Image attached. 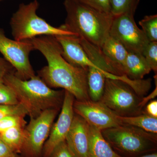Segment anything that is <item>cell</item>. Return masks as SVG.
Instances as JSON below:
<instances>
[{"instance_id":"obj_21","label":"cell","mask_w":157,"mask_h":157,"mask_svg":"<svg viewBox=\"0 0 157 157\" xmlns=\"http://www.w3.org/2000/svg\"><path fill=\"white\" fill-rule=\"evenodd\" d=\"M19 103L13 89L4 82H0V104L15 105Z\"/></svg>"},{"instance_id":"obj_10","label":"cell","mask_w":157,"mask_h":157,"mask_svg":"<svg viewBox=\"0 0 157 157\" xmlns=\"http://www.w3.org/2000/svg\"><path fill=\"white\" fill-rule=\"evenodd\" d=\"M74 112L90 126L100 131L122 124L117 116L100 101H74Z\"/></svg>"},{"instance_id":"obj_27","label":"cell","mask_w":157,"mask_h":157,"mask_svg":"<svg viewBox=\"0 0 157 157\" xmlns=\"http://www.w3.org/2000/svg\"><path fill=\"white\" fill-rule=\"evenodd\" d=\"M15 70L11 65L4 58L0 57V82H3L6 74Z\"/></svg>"},{"instance_id":"obj_1","label":"cell","mask_w":157,"mask_h":157,"mask_svg":"<svg viewBox=\"0 0 157 157\" xmlns=\"http://www.w3.org/2000/svg\"><path fill=\"white\" fill-rule=\"evenodd\" d=\"M29 40L48 62L47 66L38 71V76L49 87L63 89L77 101L90 100L87 70L74 67L65 59L60 45L54 36H40Z\"/></svg>"},{"instance_id":"obj_9","label":"cell","mask_w":157,"mask_h":157,"mask_svg":"<svg viewBox=\"0 0 157 157\" xmlns=\"http://www.w3.org/2000/svg\"><path fill=\"white\" fill-rule=\"evenodd\" d=\"M134 16L130 14L114 16L109 35L120 42L128 52L142 54L149 41L137 27Z\"/></svg>"},{"instance_id":"obj_6","label":"cell","mask_w":157,"mask_h":157,"mask_svg":"<svg viewBox=\"0 0 157 157\" xmlns=\"http://www.w3.org/2000/svg\"><path fill=\"white\" fill-rule=\"evenodd\" d=\"M142 98L126 82L106 78L104 92L99 101L116 115L134 116L143 113V108L140 105Z\"/></svg>"},{"instance_id":"obj_19","label":"cell","mask_w":157,"mask_h":157,"mask_svg":"<svg viewBox=\"0 0 157 157\" xmlns=\"http://www.w3.org/2000/svg\"><path fill=\"white\" fill-rule=\"evenodd\" d=\"M140 0H110V12L113 16L124 14L135 15Z\"/></svg>"},{"instance_id":"obj_2","label":"cell","mask_w":157,"mask_h":157,"mask_svg":"<svg viewBox=\"0 0 157 157\" xmlns=\"http://www.w3.org/2000/svg\"><path fill=\"white\" fill-rule=\"evenodd\" d=\"M64 5L67 15L61 26L101 49L109 37L114 16L77 0H65Z\"/></svg>"},{"instance_id":"obj_23","label":"cell","mask_w":157,"mask_h":157,"mask_svg":"<svg viewBox=\"0 0 157 157\" xmlns=\"http://www.w3.org/2000/svg\"><path fill=\"white\" fill-rule=\"evenodd\" d=\"M150 67L156 74L157 72V42H149L142 53Z\"/></svg>"},{"instance_id":"obj_24","label":"cell","mask_w":157,"mask_h":157,"mask_svg":"<svg viewBox=\"0 0 157 157\" xmlns=\"http://www.w3.org/2000/svg\"><path fill=\"white\" fill-rule=\"evenodd\" d=\"M24 116L14 115L7 117L0 120V133L14 127L25 128L26 122Z\"/></svg>"},{"instance_id":"obj_17","label":"cell","mask_w":157,"mask_h":157,"mask_svg":"<svg viewBox=\"0 0 157 157\" xmlns=\"http://www.w3.org/2000/svg\"><path fill=\"white\" fill-rule=\"evenodd\" d=\"M117 117L122 124L130 125L146 132L157 134V118L152 117L144 113L134 116H117Z\"/></svg>"},{"instance_id":"obj_16","label":"cell","mask_w":157,"mask_h":157,"mask_svg":"<svg viewBox=\"0 0 157 157\" xmlns=\"http://www.w3.org/2000/svg\"><path fill=\"white\" fill-rule=\"evenodd\" d=\"M89 157H123L113 150L103 137L101 131L90 126Z\"/></svg>"},{"instance_id":"obj_33","label":"cell","mask_w":157,"mask_h":157,"mask_svg":"<svg viewBox=\"0 0 157 157\" xmlns=\"http://www.w3.org/2000/svg\"><path fill=\"white\" fill-rule=\"evenodd\" d=\"M0 1H1V0H0Z\"/></svg>"},{"instance_id":"obj_8","label":"cell","mask_w":157,"mask_h":157,"mask_svg":"<svg viewBox=\"0 0 157 157\" xmlns=\"http://www.w3.org/2000/svg\"><path fill=\"white\" fill-rule=\"evenodd\" d=\"M35 50L29 40L17 41L7 38L0 29V52L15 70L14 74L22 80L35 76L29 61L31 52Z\"/></svg>"},{"instance_id":"obj_4","label":"cell","mask_w":157,"mask_h":157,"mask_svg":"<svg viewBox=\"0 0 157 157\" xmlns=\"http://www.w3.org/2000/svg\"><path fill=\"white\" fill-rule=\"evenodd\" d=\"M113 150L123 157H135L155 151L157 134L122 124L101 131Z\"/></svg>"},{"instance_id":"obj_13","label":"cell","mask_w":157,"mask_h":157,"mask_svg":"<svg viewBox=\"0 0 157 157\" xmlns=\"http://www.w3.org/2000/svg\"><path fill=\"white\" fill-rule=\"evenodd\" d=\"M88 94L92 101H99L104 92L106 78L118 79L126 82L125 76H120L106 72L88 57L86 61Z\"/></svg>"},{"instance_id":"obj_15","label":"cell","mask_w":157,"mask_h":157,"mask_svg":"<svg viewBox=\"0 0 157 157\" xmlns=\"http://www.w3.org/2000/svg\"><path fill=\"white\" fill-rule=\"evenodd\" d=\"M124 74L132 80H140L151 71L142 54L128 52L125 62Z\"/></svg>"},{"instance_id":"obj_11","label":"cell","mask_w":157,"mask_h":157,"mask_svg":"<svg viewBox=\"0 0 157 157\" xmlns=\"http://www.w3.org/2000/svg\"><path fill=\"white\" fill-rule=\"evenodd\" d=\"M74 101V96L65 90L60 113L57 121L52 127L49 136L43 147L42 152L44 157H50L55 147L66 140L75 115L73 109Z\"/></svg>"},{"instance_id":"obj_28","label":"cell","mask_w":157,"mask_h":157,"mask_svg":"<svg viewBox=\"0 0 157 157\" xmlns=\"http://www.w3.org/2000/svg\"><path fill=\"white\" fill-rule=\"evenodd\" d=\"M143 113L152 117L157 118V100L151 101L144 109Z\"/></svg>"},{"instance_id":"obj_12","label":"cell","mask_w":157,"mask_h":157,"mask_svg":"<svg viewBox=\"0 0 157 157\" xmlns=\"http://www.w3.org/2000/svg\"><path fill=\"white\" fill-rule=\"evenodd\" d=\"M90 138V125L75 114L66 141L75 157H89Z\"/></svg>"},{"instance_id":"obj_14","label":"cell","mask_w":157,"mask_h":157,"mask_svg":"<svg viewBox=\"0 0 157 157\" xmlns=\"http://www.w3.org/2000/svg\"><path fill=\"white\" fill-rule=\"evenodd\" d=\"M100 49L114 74L125 76L124 68L128 52L123 45L109 36Z\"/></svg>"},{"instance_id":"obj_7","label":"cell","mask_w":157,"mask_h":157,"mask_svg":"<svg viewBox=\"0 0 157 157\" xmlns=\"http://www.w3.org/2000/svg\"><path fill=\"white\" fill-rule=\"evenodd\" d=\"M59 109H46L36 117L30 118L25 128V139L21 153L25 157H39L48 139Z\"/></svg>"},{"instance_id":"obj_26","label":"cell","mask_w":157,"mask_h":157,"mask_svg":"<svg viewBox=\"0 0 157 157\" xmlns=\"http://www.w3.org/2000/svg\"><path fill=\"white\" fill-rule=\"evenodd\" d=\"M49 157H75L70 150L66 140L54 149Z\"/></svg>"},{"instance_id":"obj_5","label":"cell","mask_w":157,"mask_h":157,"mask_svg":"<svg viewBox=\"0 0 157 157\" xmlns=\"http://www.w3.org/2000/svg\"><path fill=\"white\" fill-rule=\"evenodd\" d=\"M39 7L37 0L27 5L21 4L11 17L10 25L12 35L16 41L29 40L42 36H75L74 33L61 26H52L37 15Z\"/></svg>"},{"instance_id":"obj_32","label":"cell","mask_w":157,"mask_h":157,"mask_svg":"<svg viewBox=\"0 0 157 157\" xmlns=\"http://www.w3.org/2000/svg\"><path fill=\"white\" fill-rule=\"evenodd\" d=\"M11 157H22L21 156L17 154V153H15L14 155H13L12 156H11Z\"/></svg>"},{"instance_id":"obj_22","label":"cell","mask_w":157,"mask_h":157,"mask_svg":"<svg viewBox=\"0 0 157 157\" xmlns=\"http://www.w3.org/2000/svg\"><path fill=\"white\" fill-rule=\"evenodd\" d=\"M26 115H28V112L21 103L15 105L0 104V120L11 116Z\"/></svg>"},{"instance_id":"obj_18","label":"cell","mask_w":157,"mask_h":157,"mask_svg":"<svg viewBox=\"0 0 157 157\" xmlns=\"http://www.w3.org/2000/svg\"><path fill=\"white\" fill-rule=\"evenodd\" d=\"M24 127L11 128L0 133V137L15 153L21 152L25 139Z\"/></svg>"},{"instance_id":"obj_25","label":"cell","mask_w":157,"mask_h":157,"mask_svg":"<svg viewBox=\"0 0 157 157\" xmlns=\"http://www.w3.org/2000/svg\"><path fill=\"white\" fill-rule=\"evenodd\" d=\"M80 2L107 13L110 12V0H77Z\"/></svg>"},{"instance_id":"obj_29","label":"cell","mask_w":157,"mask_h":157,"mask_svg":"<svg viewBox=\"0 0 157 157\" xmlns=\"http://www.w3.org/2000/svg\"><path fill=\"white\" fill-rule=\"evenodd\" d=\"M15 154L0 137V157H11Z\"/></svg>"},{"instance_id":"obj_31","label":"cell","mask_w":157,"mask_h":157,"mask_svg":"<svg viewBox=\"0 0 157 157\" xmlns=\"http://www.w3.org/2000/svg\"><path fill=\"white\" fill-rule=\"evenodd\" d=\"M135 157H157V153L156 152L154 151L152 152L140 155Z\"/></svg>"},{"instance_id":"obj_3","label":"cell","mask_w":157,"mask_h":157,"mask_svg":"<svg viewBox=\"0 0 157 157\" xmlns=\"http://www.w3.org/2000/svg\"><path fill=\"white\" fill-rule=\"evenodd\" d=\"M14 72L6 74L3 82L13 89L18 101L25 107L30 118L36 117L47 109L59 108L63 101L64 90L52 89L39 76L22 80Z\"/></svg>"},{"instance_id":"obj_30","label":"cell","mask_w":157,"mask_h":157,"mask_svg":"<svg viewBox=\"0 0 157 157\" xmlns=\"http://www.w3.org/2000/svg\"><path fill=\"white\" fill-rule=\"evenodd\" d=\"M157 85L156 86V88L151 93V94H150L147 97H144L142 98V100H141V102L140 103V105L142 108L146 106V104L148 103V102L151 100H152L154 98H155L157 95Z\"/></svg>"},{"instance_id":"obj_20","label":"cell","mask_w":157,"mask_h":157,"mask_svg":"<svg viewBox=\"0 0 157 157\" xmlns=\"http://www.w3.org/2000/svg\"><path fill=\"white\" fill-rule=\"evenodd\" d=\"M139 24L149 42H157V14L144 16Z\"/></svg>"}]
</instances>
